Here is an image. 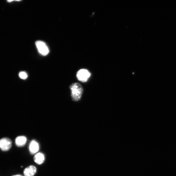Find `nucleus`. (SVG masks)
I'll return each instance as SVG.
<instances>
[{
	"label": "nucleus",
	"mask_w": 176,
	"mask_h": 176,
	"mask_svg": "<svg viewBox=\"0 0 176 176\" xmlns=\"http://www.w3.org/2000/svg\"><path fill=\"white\" fill-rule=\"evenodd\" d=\"M71 90V97L73 100L77 102L80 100L83 92V89L78 83H73L69 86Z\"/></svg>",
	"instance_id": "1"
},
{
	"label": "nucleus",
	"mask_w": 176,
	"mask_h": 176,
	"mask_svg": "<svg viewBox=\"0 0 176 176\" xmlns=\"http://www.w3.org/2000/svg\"><path fill=\"white\" fill-rule=\"evenodd\" d=\"M76 76L78 80L83 83H85L90 78L91 73L87 70L82 69L79 70Z\"/></svg>",
	"instance_id": "2"
},
{
	"label": "nucleus",
	"mask_w": 176,
	"mask_h": 176,
	"mask_svg": "<svg viewBox=\"0 0 176 176\" xmlns=\"http://www.w3.org/2000/svg\"><path fill=\"white\" fill-rule=\"evenodd\" d=\"M36 45L40 53L44 56L48 55L49 52L48 46L45 43L42 41H38L36 42Z\"/></svg>",
	"instance_id": "3"
},
{
	"label": "nucleus",
	"mask_w": 176,
	"mask_h": 176,
	"mask_svg": "<svg viewBox=\"0 0 176 176\" xmlns=\"http://www.w3.org/2000/svg\"><path fill=\"white\" fill-rule=\"evenodd\" d=\"M11 146L12 142L10 139L4 138L0 140V149L3 151H8Z\"/></svg>",
	"instance_id": "4"
},
{
	"label": "nucleus",
	"mask_w": 176,
	"mask_h": 176,
	"mask_svg": "<svg viewBox=\"0 0 176 176\" xmlns=\"http://www.w3.org/2000/svg\"><path fill=\"white\" fill-rule=\"evenodd\" d=\"M37 172V168L33 166H30L27 167L23 171L25 176H34Z\"/></svg>",
	"instance_id": "5"
},
{
	"label": "nucleus",
	"mask_w": 176,
	"mask_h": 176,
	"mask_svg": "<svg viewBox=\"0 0 176 176\" xmlns=\"http://www.w3.org/2000/svg\"><path fill=\"white\" fill-rule=\"evenodd\" d=\"M39 149V146L38 143L35 140H32L29 145V150L31 153L35 154L37 153Z\"/></svg>",
	"instance_id": "6"
},
{
	"label": "nucleus",
	"mask_w": 176,
	"mask_h": 176,
	"mask_svg": "<svg viewBox=\"0 0 176 176\" xmlns=\"http://www.w3.org/2000/svg\"><path fill=\"white\" fill-rule=\"evenodd\" d=\"M33 159L35 163L39 165H40L44 162L45 160V157L43 153H38L35 155Z\"/></svg>",
	"instance_id": "7"
},
{
	"label": "nucleus",
	"mask_w": 176,
	"mask_h": 176,
	"mask_svg": "<svg viewBox=\"0 0 176 176\" xmlns=\"http://www.w3.org/2000/svg\"><path fill=\"white\" fill-rule=\"evenodd\" d=\"M27 139L24 136H19L15 139V142L17 146L22 147L25 145L27 142Z\"/></svg>",
	"instance_id": "8"
},
{
	"label": "nucleus",
	"mask_w": 176,
	"mask_h": 176,
	"mask_svg": "<svg viewBox=\"0 0 176 176\" xmlns=\"http://www.w3.org/2000/svg\"><path fill=\"white\" fill-rule=\"evenodd\" d=\"M20 78L23 80H25L28 77V75L27 73L25 72H21L19 74Z\"/></svg>",
	"instance_id": "9"
},
{
	"label": "nucleus",
	"mask_w": 176,
	"mask_h": 176,
	"mask_svg": "<svg viewBox=\"0 0 176 176\" xmlns=\"http://www.w3.org/2000/svg\"><path fill=\"white\" fill-rule=\"evenodd\" d=\"M13 176H23L21 175H13Z\"/></svg>",
	"instance_id": "10"
}]
</instances>
